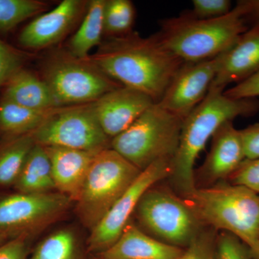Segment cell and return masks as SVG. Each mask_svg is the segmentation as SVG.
Masks as SVG:
<instances>
[{"mask_svg": "<svg viewBox=\"0 0 259 259\" xmlns=\"http://www.w3.org/2000/svg\"><path fill=\"white\" fill-rule=\"evenodd\" d=\"M60 107L35 110L3 100L0 102V131L15 136L30 134L38 128Z\"/></svg>", "mask_w": 259, "mask_h": 259, "instance_id": "obj_22", "label": "cell"}, {"mask_svg": "<svg viewBox=\"0 0 259 259\" xmlns=\"http://www.w3.org/2000/svg\"><path fill=\"white\" fill-rule=\"evenodd\" d=\"M222 54L207 60L184 63L158 105L184 120L208 94L221 66Z\"/></svg>", "mask_w": 259, "mask_h": 259, "instance_id": "obj_12", "label": "cell"}, {"mask_svg": "<svg viewBox=\"0 0 259 259\" xmlns=\"http://www.w3.org/2000/svg\"><path fill=\"white\" fill-rule=\"evenodd\" d=\"M183 199L204 226L231 233L249 248L259 241L258 192L226 181Z\"/></svg>", "mask_w": 259, "mask_h": 259, "instance_id": "obj_4", "label": "cell"}, {"mask_svg": "<svg viewBox=\"0 0 259 259\" xmlns=\"http://www.w3.org/2000/svg\"><path fill=\"white\" fill-rule=\"evenodd\" d=\"M71 202L59 193H20L0 199V233L29 234L46 228L63 216Z\"/></svg>", "mask_w": 259, "mask_h": 259, "instance_id": "obj_10", "label": "cell"}, {"mask_svg": "<svg viewBox=\"0 0 259 259\" xmlns=\"http://www.w3.org/2000/svg\"><path fill=\"white\" fill-rule=\"evenodd\" d=\"M258 111L257 98H230L224 92L209 90L203 101L182 122L180 144L168 177L172 190L182 198L194 192V164L209 139L223 124Z\"/></svg>", "mask_w": 259, "mask_h": 259, "instance_id": "obj_2", "label": "cell"}, {"mask_svg": "<svg viewBox=\"0 0 259 259\" xmlns=\"http://www.w3.org/2000/svg\"><path fill=\"white\" fill-rule=\"evenodd\" d=\"M135 212L153 238L183 249L205 228L185 199L161 186L148 189Z\"/></svg>", "mask_w": 259, "mask_h": 259, "instance_id": "obj_7", "label": "cell"}, {"mask_svg": "<svg viewBox=\"0 0 259 259\" xmlns=\"http://www.w3.org/2000/svg\"><path fill=\"white\" fill-rule=\"evenodd\" d=\"M249 251L252 259H259V241L249 248Z\"/></svg>", "mask_w": 259, "mask_h": 259, "instance_id": "obj_36", "label": "cell"}, {"mask_svg": "<svg viewBox=\"0 0 259 259\" xmlns=\"http://www.w3.org/2000/svg\"><path fill=\"white\" fill-rule=\"evenodd\" d=\"M238 3L243 8L248 23H259V0H241Z\"/></svg>", "mask_w": 259, "mask_h": 259, "instance_id": "obj_35", "label": "cell"}, {"mask_svg": "<svg viewBox=\"0 0 259 259\" xmlns=\"http://www.w3.org/2000/svg\"><path fill=\"white\" fill-rule=\"evenodd\" d=\"M136 10L129 0H105L104 7V34L117 37L132 32Z\"/></svg>", "mask_w": 259, "mask_h": 259, "instance_id": "obj_25", "label": "cell"}, {"mask_svg": "<svg viewBox=\"0 0 259 259\" xmlns=\"http://www.w3.org/2000/svg\"><path fill=\"white\" fill-rule=\"evenodd\" d=\"M35 144L32 132L16 136L0 149V187L15 185Z\"/></svg>", "mask_w": 259, "mask_h": 259, "instance_id": "obj_23", "label": "cell"}, {"mask_svg": "<svg viewBox=\"0 0 259 259\" xmlns=\"http://www.w3.org/2000/svg\"><path fill=\"white\" fill-rule=\"evenodd\" d=\"M8 236L7 235L4 234V233H0V245L5 243V241H6Z\"/></svg>", "mask_w": 259, "mask_h": 259, "instance_id": "obj_37", "label": "cell"}, {"mask_svg": "<svg viewBox=\"0 0 259 259\" xmlns=\"http://www.w3.org/2000/svg\"><path fill=\"white\" fill-rule=\"evenodd\" d=\"M154 103L146 94L122 86L105 94L93 102V105L104 132L113 139L128 128Z\"/></svg>", "mask_w": 259, "mask_h": 259, "instance_id": "obj_14", "label": "cell"}, {"mask_svg": "<svg viewBox=\"0 0 259 259\" xmlns=\"http://www.w3.org/2000/svg\"><path fill=\"white\" fill-rule=\"evenodd\" d=\"M171 171V160H160L141 171L106 215L91 231L88 239L89 250L100 253L111 247L128 224L130 218L145 192L158 182L168 179Z\"/></svg>", "mask_w": 259, "mask_h": 259, "instance_id": "obj_11", "label": "cell"}, {"mask_svg": "<svg viewBox=\"0 0 259 259\" xmlns=\"http://www.w3.org/2000/svg\"><path fill=\"white\" fill-rule=\"evenodd\" d=\"M35 144L98 153L111 148L92 103L61 107L32 132Z\"/></svg>", "mask_w": 259, "mask_h": 259, "instance_id": "obj_9", "label": "cell"}, {"mask_svg": "<svg viewBox=\"0 0 259 259\" xmlns=\"http://www.w3.org/2000/svg\"><path fill=\"white\" fill-rule=\"evenodd\" d=\"M183 120L157 103L111 141V148L144 171L160 160H171L180 144Z\"/></svg>", "mask_w": 259, "mask_h": 259, "instance_id": "obj_5", "label": "cell"}, {"mask_svg": "<svg viewBox=\"0 0 259 259\" xmlns=\"http://www.w3.org/2000/svg\"><path fill=\"white\" fill-rule=\"evenodd\" d=\"M259 71V23L253 25L222 54L221 66L209 90L224 92Z\"/></svg>", "mask_w": 259, "mask_h": 259, "instance_id": "obj_16", "label": "cell"}, {"mask_svg": "<svg viewBox=\"0 0 259 259\" xmlns=\"http://www.w3.org/2000/svg\"><path fill=\"white\" fill-rule=\"evenodd\" d=\"M184 250L148 236L129 222L118 240L100 255L102 259H177Z\"/></svg>", "mask_w": 259, "mask_h": 259, "instance_id": "obj_18", "label": "cell"}, {"mask_svg": "<svg viewBox=\"0 0 259 259\" xmlns=\"http://www.w3.org/2000/svg\"><path fill=\"white\" fill-rule=\"evenodd\" d=\"M30 259H81L76 235L69 229L51 233L37 245Z\"/></svg>", "mask_w": 259, "mask_h": 259, "instance_id": "obj_24", "label": "cell"}, {"mask_svg": "<svg viewBox=\"0 0 259 259\" xmlns=\"http://www.w3.org/2000/svg\"><path fill=\"white\" fill-rule=\"evenodd\" d=\"M98 259H102V258H98Z\"/></svg>", "mask_w": 259, "mask_h": 259, "instance_id": "obj_38", "label": "cell"}, {"mask_svg": "<svg viewBox=\"0 0 259 259\" xmlns=\"http://www.w3.org/2000/svg\"><path fill=\"white\" fill-rule=\"evenodd\" d=\"M217 233L205 227L177 259H218Z\"/></svg>", "mask_w": 259, "mask_h": 259, "instance_id": "obj_27", "label": "cell"}, {"mask_svg": "<svg viewBox=\"0 0 259 259\" xmlns=\"http://www.w3.org/2000/svg\"><path fill=\"white\" fill-rule=\"evenodd\" d=\"M18 192L42 194L55 189L50 159L44 146L35 144L15 183Z\"/></svg>", "mask_w": 259, "mask_h": 259, "instance_id": "obj_20", "label": "cell"}, {"mask_svg": "<svg viewBox=\"0 0 259 259\" xmlns=\"http://www.w3.org/2000/svg\"><path fill=\"white\" fill-rule=\"evenodd\" d=\"M44 79L61 107L92 103L122 86L88 58L77 59L69 53L51 58L46 66Z\"/></svg>", "mask_w": 259, "mask_h": 259, "instance_id": "obj_8", "label": "cell"}, {"mask_svg": "<svg viewBox=\"0 0 259 259\" xmlns=\"http://www.w3.org/2000/svg\"><path fill=\"white\" fill-rule=\"evenodd\" d=\"M245 159L241 132L227 122L217 130L203 164L194 171L196 189L226 182Z\"/></svg>", "mask_w": 259, "mask_h": 259, "instance_id": "obj_13", "label": "cell"}, {"mask_svg": "<svg viewBox=\"0 0 259 259\" xmlns=\"http://www.w3.org/2000/svg\"><path fill=\"white\" fill-rule=\"evenodd\" d=\"M226 182L245 186L259 193V158L245 159Z\"/></svg>", "mask_w": 259, "mask_h": 259, "instance_id": "obj_30", "label": "cell"}, {"mask_svg": "<svg viewBox=\"0 0 259 259\" xmlns=\"http://www.w3.org/2000/svg\"><path fill=\"white\" fill-rule=\"evenodd\" d=\"M141 171L111 148L97 153L76 202L83 226L93 231Z\"/></svg>", "mask_w": 259, "mask_h": 259, "instance_id": "obj_6", "label": "cell"}, {"mask_svg": "<svg viewBox=\"0 0 259 259\" xmlns=\"http://www.w3.org/2000/svg\"><path fill=\"white\" fill-rule=\"evenodd\" d=\"M88 60L121 85L144 93L157 103L184 61L158 34L142 37L132 31L102 40Z\"/></svg>", "mask_w": 259, "mask_h": 259, "instance_id": "obj_1", "label": "cell"}, {"mask_svg": "<svg viewBox=\"0 0 259 259\" xmlns=\"http://www.w3.org/2000/svg\"><path fill=\"white\" fill-rule=\"evenodd\" d=\"M44 147L50 159L55 189L77 202L97 153L57 146Z\"/></svg>", "mask_w": 259, "mask_h": 259, "instance_id": "obj_17", "label": "cell"}, {"mask_svg": "<svg viewBox=\"0 0 259 259\" xmlns=\"http://www.w3.org/2000/svg\"><path fill=\"white\" fill-rule=\"evenodd\" d=\"M105 3V0H93L88 3L82 22L69 41L68 53L71 56L87 59L90 51L101 44Z\"/></svg>", "mask_w": 259, "mask_h": 259, "instance_id": "obj_21", "label": "cell"}, {"mask_svg": "<svg viewBox=\"0 0 259 259\" xmlns=\"http://www.w3.org/2000/svg\"><path fill=\"white\" fill-rule=\"evenodd\" d=\"M192 5L193 10L191 13L202 20L221 18L232 10L229 0H194Z\"/></svg>", "mask_w": 259, "mask_h": 259, "instance_id": "obj_31", "label": "cell"}, {"mask_svg": "<svg viewBox=\"0 0 259 259\" xmlns=\"http://www.w3.org/2000/svg\"><path fill=\"white\" fill-rule=\"evenodd\" d=\"M26 255L25 236L16 237L15 239L0 245V259H25Z\"/></svg>", "mask_w": 259, "mask_h": 259, "instance_id": "obj_34", "label": "cell"}, {"mask_svg": "<svg viewBox=\"0 0 259 259\" xmlns=\"http://www.w3.org/2000/svg\"><path fill=\"white\" fill-rule=\"evenodd\" d=\"M47 9V3L39 0H0V32H8Z\"/></svg>", "mask_w": 259, "mask_h": 259, "instance_id": "obj_26", "label": "cell"}, {"mask_svg": "<svg viewBox=\"0 0 259 259\" xmlns=\"http://www.w3.org/2000/svg\"><path fill=\"white\" fill-rule=\"evenodd\" d=\"M3 100L35 109L60 107L45 80L26 70L20 69L5 84Z\"/></svg>", "mask_w": 259, "mask_h": 259, "instance_id": "obj_19", "label": "cell"}, {"mask_svg": "<svg viewBox=\"0 0 259 259\" xmlns=\"http://www.w3.org/2000/svg\"><path fill=\"white\" fill-rule=\"evenodd\" d=\"M217 255L218 259H252L249 247L226 231L218 233Z\"/></svg>", "mask_w": 259, "mask_h": 259, "instance_id": "obj_28", "label": "cell"}, {"mask_svg": "<svg viewBox=\"0 0 259 259\" xmlns=\"http://www.w3.org/2000/svg\"><path fill=\"white\" fill-rule=\"evenodd\" d=\"M24 56L20 51L0 40V89L20 69Z\"/></svg>", "mask_w": 259, "mask_h": 259, "instance_id": "obj_29", "label": "cell"}, {"mask_svg": "<svg viewBox=\"0 0 259 259\" xmlns=\"http://www.w3.org/2000/svg\"><path fill=\"white\" fill-rule=\"evenodd\" d=\"M157 32L162 44L184 62L207 60L221 55L249 29L239 3L225 16L209 20L191 12L165 19Z\"/></svg>", "mask_w": 259, "mask_h": 259, "instance_id": "obj_3", "label": "cell"}, {"mask_svg": "<svg viewBox=\"0 0 259 259\" xmlns=\"http://www.w3.org/2000/svg\"><path fill=\"white\" fill-rule=\"evenodd\" d=\"M224 95L233 99L257 98L259 97V71L245 81L225 90Z\"/></svg>", "mask_w": 259, "mask_h": 259, "instance_id": "obj_32", "label": "cell"}, {"mask_svg": "<svg viewBox=\"0 0 259 259\" xmlns=\"http://www.w3.org/2000/svg\"><path fill=\"white\" fill-rule=\"evenodd\" d=\"M245 159L259 158V123L248 126L240 131Z\"/></svg>", "mask_w": 259, "mask_h": 259, "instance_id": "obj_33", "label": "cell"}, {"mask_svg": "<svg viewBox=\"0 0 259 259\" xmlns=\"http://www.w3.org/2000/svg\"><path fill=\"white\" fill-rule=\"evenodd\" d=\"M88 3L82 0H64L51 11L34 19L22 30V47L42 49L51 47L69 34L86 12Z\"/></svg>", "mask_w": 259, "mask_h": 259, "instance_id": "obj_15", "label": "cell"}]
</instances>
